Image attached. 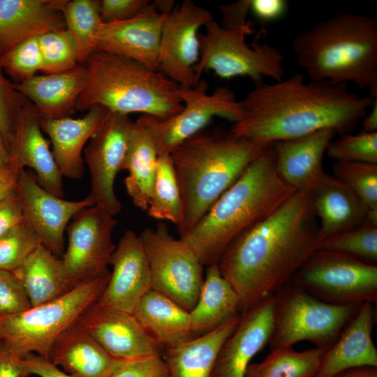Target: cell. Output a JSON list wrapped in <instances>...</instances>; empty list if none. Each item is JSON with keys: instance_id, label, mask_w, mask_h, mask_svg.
<instances>
[{"instance_id": "1", "label": "cell", "mask_w": 377, "mask_h": 377, "mask_svg": "<svg viewBox=\"0 0 377 377\" xmlns=\"http://www.w3.org/2000/svg\"><path fill=\"white\" fill-rule=\"evenodd\" d=\"M311 191L297 190L265 219L238 235L217 265L242 313L274 296L320 247Z\"/></svg>"}, {"instance_id": "2", "label": "cell", "mask_w": 377, "mask_h": 377, "mask_svg": "<svg viewBox=\"0 0 377 377\" xmlns=\"http://www.w3.org/2000/svg\"><path fill=\"white\" fill-rule=\"evenodd\" d=\"M374 98L351 91L347 84L306 81L295 73L271 84L256 83L240 101L242 116L230 131L262 145L326 128L343 135L362 119Z\"/></svg>"}, {"instance_id": "3", "label": "cell", "mask_w": 377, "mask_h": 377, "mask_svg": "<svg viewBox=\"0 0 377 377\" xmlns=\"http://www.w3.org/2000/svg\"><path fill=\"white\" fill-rule=\"evenodd\" d=\"M295 191L278 174L275 151L270 144L202 219L179 238L203 266L217 264L233 239L268 216Z\"/></svg>"}, {"instance_id": "4", "label": "cell", "mask_w": 377, "mask_h": 377, "mask_svg": "<svg viewBox=\"0 0 377 377\" xmlns=\"http://www.w3.org/2000/svg\"><path fill=\"white\" fill-rule=\"evenodd\" d=\"M270 145V144H269ZM269 145L230 131H202L170 154L182 201L179 237L186 235Z\"/></svg>"}, {"instance_id": "5", "label": "cell", "mask_w": 377, "mask_h": 377, "mask_svg": "<svg viewBox=\"0 0 377 377\" xmlns=\"http://www.w3.org/2000/svg\"><path fill=\"white\" fill-rule=\"evenodd\" d=\"M298 65L310 80L351 82L377 98V20L339 11L297 34L292 43Z\"/></svg>"}, {"instance_id": "6", "label": "cell", "mask_w": 377, "mask_h": 377, "mask_svg": "<svg viewBox=\"0 0 377 377\" xmlns=\"http://www.w3.org/2000/svg\"><path fill=\"white\" fill-rule=\"evenodd\" d=\"M85 87L77 110L96 105L110 112L167 119L183 108L179 87L158 71L119 55L93 50L84 63Z\"/></svg>"}, {"instance_id": "7", "label": "cell", "mask_w": 377, "mask_h": 377, "mask_svg": "<svg viewBox=\"0 0 377 377\" xmlns=\"http://www.w3.org/2000/svg\"><path fill=\"white\" fill-rule=\"evenodd\" d=\"M110 276L108 271L95 279L76 286L52 301L22 313L0 316V340L23 357L36 353L50 360L53 345L98 300Z\"/></svg>"}, {"instance_id": "8", "label": "cell", "mask_w": 377, "mask_h": 377, "mask_svg": "<svg viewBox=\"0 0 377 377\" xmlns=\"http://www.w3.org/2000/svg\"><path fill=\"white\" fill-rule=\"evenodd\" d=\"M274 329L269 351L309 341L327 350L357 313L360 304L335 305L314 297L292 280L274 295Z\"/></svg>"}, {"instance_id": "9", "label": "cell", "mask_w": 377, "mask_h": 377, "mask_svg": "<svg viewBox=\"0 0 377 377\" xmlns=\"http://www.w3.org/2000/svg\"><path fill=\"white\" fill-rule=\"evenodd\" d=\"M205 32L199 34L200 57L194 67L198 83L206 71L223 79L249 77L255 83L264 77L283 79V57L275 47L266 43L247 44L251 31L223 27L214 19L208 22Z\"/></svg>"}, {"instance_id": "10", "label": "cell", "mask_w": 377, "mask_h": 377, "mask_svg": "<svg viewBox=\"0 0 377 377\" xmlns=\"http://www.w3.org/2000/svg\"><path fill=\"white\" fill-rule=\"evenodd\" d=\"M292 281L328 304L377 302V266L341 252L319 249Z\"/></svg>"}, {"instance_id": "11", "label": "cell", "mask_w": 377, "mask_h": 377, "mask_svg": "<svg viewBox=\"0 0 377 377\" xmlns=\"http://www.w3.org/2000/svg\"><path fill=\"white\" fill-rule=\"evenodd\" d=\"M151 274V288L190 311L204 281L203 265L192 249L175 239L164 222L146 228L139 235Z\"/></svg>"}, {"instance_id": "12", "label": "cell", "mask_w": 377, "mask_h": 377, "mask_svg": "<svg viewBox=\"0 0 377 377\" xmlns=\"http://www.w3.org/2000/svg\"><path fill=\"white\" fill-rule=\"evenodd\" d=\"M207 89L208 84L204 80H200L193 87H179L183 108L167 119L142 114L158 155L170 154L182 142L205 130L216 117L233 124L241 118L240 101L237 100L233 91L224 87H217L212 94Z\"/></svg>"}, {"instance_id": "13", "label": "cell", "mask_w": 377, "mask_h": 377, "mask_svg": "<svg viewBox=\"0 0 377 377\" xmlns=\"http://www.w3.org/2000/svg\"><path fill=\"white\" fill-rule=\"evenodd\" d=\"M117 225L114 216L96 205L73 216L66 229L68 244L61 258L66 278L73 286L109 271V259L116 248L112 234Z\"/></svg>"}, {"instance_id": "14", "label": "cell", "mask_w": 377, "mask_h": 377, "mask_svg": "<svg viewBox=\"0 0 377 377\" xmlns=\"http://www.w3.org/2000/svg\"><path fill=\"white\" fill-rule=\"evenodd\" d=\"M212 19L209 10L191 0L179 3L166 16L158 71L179 87L197 84L194 67L200 57L198 31Z\"/></svg>"}, {"instance_id": "15", "label": "cell", "mask_w": 377, "mask_h": 377, "mask_svg": "<svg viewBox=\"0 0 377 377\" xmlns=\"http://www.w3.org/2000/svg\"><path fill=\"white\" fill-rule=\"evenodd\" d=\"M133 121L128 114L110 112L84 148L95 205L116 216L121 204L114 191V182L124 161Z\"/></svg>"}, {"instance_id": "16", "label": "cell", "mask_w": 377, "mask_h": 377, "mask_svg": "<svg viewBox=\"0 0 377 377\" xmlns=\"http://www.w3.org/2000/svg\"><path fill=\"white\" fill-rule=\"evenodd\" d=\"M16 194L24 221L35 231L40 244L59 258L65 251L64 235L70 221L82 209L95 205L90 195L75 201L50 193L24 170L19 175Z\"/></svg>"}, {"instance_id": "17", "label": "cell", "mask_w": 377, "mask_h": 377, "mask_svg": "<svg viewBox=\"0 0 377 377\" xmlns=\"http://www.w3.org/2000/svg\"><path fill=\"white\" fill-rule=\"evenodd\" d=\"M167 15L150 1L131 19L102 22L94 38V50L124 57L158 71L161 36Z\"/></svg>"}, {"instance_id": "18", "label": "cell", "mask_w": 377, "mask_h": 377, "mask_svg": "<svg viewBox=\"0 0 377 377\" xmlns=\"http://www.w3.org/2000/svg\"><path fill=\"white\" fill-rule=\"evenodd\" d=\"M79 322L103 348L117 358L163 356L164 348L149 336L133 313L96 302L85 311Z\"/></svg>"}, {"instance_id": "19", "label": "cell", "mask_w": 377, "mask_h": 377, "mask_svg": "<svg viewBox=\"0 0 377 377\" xmlns=\"http://www.w3.org/2000/svg\"><path fill=\"white\" fill-rule=\"evenodd\" d=\"M112 272L97 301L100 304L133 313L139 300L151 289L148 260L139 235L125 231L109 259Z\"/></svg>"}, {"instance_id": "20", "label": "cell", "mask_w": 377, "mask_h": 377, "mask_svg": "<svg viewBox=\"0 0 377 377\" xmlns=\"http://www.w3.org/2000/svg\"><path fill=\"white\" fill-rule=\"evenodd\" d=\"M274 296L241 313L239 323L223 343L211 377H245L251 359L269 344L274 329Z\"/></svg>"}, {"instance_id": "21", "label": "cell", "mask_w": 377, "mask_h": 377, "mask_svg": "<svg viewBox=\"0 0 377 377\" xmlns=\"http://www.w3.org/2000/svg\"><path fill=\"white\" fill-rule=\"evenodd\" d=\"M40 117L29 101L20 111L14 127L10 147V162L20 170L25 166L36 172L38 183L50 193L64 198L62 175L55 163Z\"/></svg>"}, {"instance_id": "22", "label": "cell", "mask_w": 377, "mask_h": 377, "mask_svg": "<svg viewBox=\"0 0 377 377\" xmlns=\"http://www.w3.org/2000/svg\"><path fill=\"white\" fill-rule=\"evenodd\" d=\"M374 304H361L334 343L324 350L313 377H333L358 367H377V349L371 337L376 322Z\"/></svg>"}, {"instance_id": "23", "label": "cell", "mask_w": 377, "mask_h": 377, "mask_svg": "<svg viewBox=\"0 0 377 377\" xmlns=\"http://www.w3.org/2000/svg\"><path fill=\"white\" fill-rule=\"evenodd\" d=\"M335 134L326 128L273 143L276 168L283 181L296 191H311L326 173L323 157Z\"/></svg>"}, {"instance_id": "24", "label": "cell", "mask_w": 377, "mask_h": 377, "mask_svg": "<svg viewBox=\"0 0 377 377\" xmlns=\"http://www.w3.org/2000/svg\"><path fill=\"white\" fill-rule=\"evenodd\" d=\"M110 113L103 107L96 105L77 119L40 120L41 128L52 142V153L62 177L72 179L82 177L84 167L82 151Z\"/></svg>"}, {"instance_id": "25", "label": "cell", "mask_w": 377, "mask_h": 377, "mask_svg": "<svg viewBox=\"0 0 377 377\" xmlns=\"http://www.w3.org/2000/svg\"><path fill=\"white\" fill-rule=\"evenodd\" d=\"M64 0H0V55L24 40L66 29Z\"/></svg>"}, {"instance_id": "26", "label": "cell", "mask_w": 377, "mask_h": 377, "mask_svg": "<svg viewBox=\"0 0 377 377\" xmlns=\"http://www.w3.org/2000/svg\"><path fill=\"white\" fill-rule=\"evenodd\" d=\"M86 81L85 67L79 64L65 72L36 75L14 85L34 105L41 120L57 119L71 117L77 110Z\"/></svg>"}, {"instance_id": "27", "label": "cell", "mask_w": 377, "mask_h": 377, "mask_svg": "<svg viewBox=\"0 0 377 377\" xmlns=\"http://www.w3.org/2000/svg\"><path fill=\"white\" fill-rule=\"evenodd\" d=\"M129 360L109 354L79 321L57 339L50 355V361L73 377H110Z\"/></svg>"}, {"instance_id": "28", "label": "cell", "mask_w": 377, "mask_h": 377, "mask_svg": "<svg viewBox=\"0 0 377 377\" xmlns=\"http://www.w3.org/2000/svg\"><path fill=\"white\" fill-rule=\"evenodd\" d=\"M322 241L366 222L368 209L346 184L327 173L311 191Z\"/></svg>"}, {"instance_id": "29", "label": "cell", "mask_w": 377, "mask_h": 377, "mask_svg": "<svg viewBox=\"0 0 377 377\" xmlns=\"http://www.w3.org/2000/svg\"><path fill=\"white\" fill-rule=\"evenodd\" d=\"M241 313L216 329L164 349L170 377H211L219 350L237 327Z\"/></svg>"}, {"instance_id": "30", "label": "cell", "mask_w": 377, "mask_h": 377, "mask_svg": "<svg viewBox=\"0 0 377 377\" xmlns=\"http://www.w3.org/2000/svg\"><path fill=\"white\" fill-rule=\"evenodd\" d=\"M158 151L151 133L141 114L131 126L121 170L128 175L124 180L133 205L147 211L155 178Z\"/></svg>"}, {"instance_id": "31", "label": "cell", "mask_w": 377, "mask_h": 377, "mask_svg": "<svg viewBox=\"0 0 377 377\" xmlns=\"http://www.w3.org/2000/svg\"><path fill=\"white\" fill-rule=\"evenodd\" d=\"M133 314L164 349L195 337L191 329L189 311L151 288L139 300Z\"/></svg>"}, {"instance_id": "32", "label": "cell", "mask_w": 377, "mask_h": 377, "mask_svg": "<svg viewBox=\"0 0 377 377\" xmlns=\"http://www.w3.org/2000/svg\"><path fill=\"white\" fill-rule=\"evenodd\" d=\"M13 273L31 307L57 299L75 287L66 278L61 258L41 244Z\"/></svg>"}, {"instance_id": "33", "label": "cell", "mask_w": 377, "mask_h": 377, "mask_svg": "<svg viewBox=\"0 0 377 377\" xmlns=\"http://www.w3.org/2000/svg\"><path fill=\"white\" fill-rule=\"evenodd\" d=\"M189 313L195 337L210 332L241 313L237 295L221 275L217 264L206 267L198 300Z\"/></svg>"}, {"instance_id": "34", "label": "cell", "mask_w": 377, "mask_h": 377, "mask_svg": "<svg viewBox=\"0 0 377 377\" xmlns=\"http://www.w3.org/2000/svg\"><path fill=\"white\" fill-rule=\"evenodd\" d=\"M325 350L296 351L293 347L270 350L260 362L250 363L245 377H313Z\"/></svg>"}, {"instance_id": "35", "label": "cell", "mask_w": 377, "mask_h": 377, "mask_svg": "<svg viewBox=\"0 0 377 377\" xmlns=\"http://www.w3.org/2000/svg\"><path fill=\"white\" fill-rule=\"evenodd\" d=\"M149 216L177 227L182 220V201L170 154L158 155L149 206Z\"/></svg>"}, {"instance_id": "36", "label": "cell", "mask_w": 377, "mask_h": 377, "mask_svg": "<svg viewBox=\"0 0 377 377\" xmlns=\"http://www.w3.org/2000/svg\"><path fill=\"white\" fill-rule=\"evenodd\" d=\"M66 29L75 39L82 64L94 50V40L103 22L100 0H64L60 8Z\"/></svg>"}, {"instance_id": "37", "label": "cell", "mask_w": 377, "mask_h": 377, "mask_svg": "<svg viewBox=\"0 0 377 377\" xmlns=\"http://www.w3.org/2000/svg\"><path fill=\"white\" fill-rule=\"evenodd\" d=\"M38 43L43 61L41 72L61 73L80 64L77 43L66 29L40 36Z\"/></svg>"}, {"instance_id": "38", "label": "cell", "mask_w": 377, "mask_h": 377, "mask_svg": "<svg viewBox=\"0 0 377 377\" xmlns=\"http://www.w3.org/2000/svg\"><path fill=\"white\" fill-rule=\"evenodd\" d=\"M320 249L355 256L366 263H377V226L364 222L360 226L324 239Z\"/></svg>"}, {"instance_id": "39", "label": "cell", "mask_w": 377, "mask_h": 377, "mask_svg": "<svg viewBox=\"0 0 377 377\" xmlns=\"http://www.w3.org/2000/svg\"><path fill=\"white\" fill-rule=\"evenodd\" d=\"M332 172L333 176L351 189L369 211H377V164L335 161Z\"/></svg>"}, {"instance_id": "40", "label": "cell", "mask_w": 377, "mask_h": 377, "mask_svg": "<svg viewBox=\"0 0 377 377\" xmlns=\"http://www.w3.org/2000/svg\"><path fill=\"white\" fill-rule=\"evenodd\" d=\"M3 70L15 84L26 81L42 71L38 37L24 40L0 55Z\"/></svg>"}, {"instance_id": "41", "label": "cell", "mask_w": 377, "mask_h": 377, "mask_svg": "<svg viewBox=\"0 0 377 377\" xmlns=\"http://www.w3.org/2000/svg\"><path fill=\"white\" fill-rule=\"evenodd\" d=\"M40 244L35 231L24 221L0 237V269L13 272Z\"/></svg>"}, {"instance_id": "42", "label": "cell", "mask_w": 377, "mask_h": 377, "mask_svg": "<svg viewBox=\"0 0 377 377\" xmlns=\"http://www.w3.org/2000/svg\"><path fill=\"white\" fill-rule=\"evenodd\" d=\"M328 157L337 162H360L377 164V132L344 133L332 140L326 149Z\"/></svg>"}, {"instance_id": "43", "label": "cell", "mask_w": 377, "mask_h": 377, "mask_svg": "<svg viewBox=\"0 0 377 377\" xmlns=\"http://www.w3.org/2000/svg\"><path fill=\"white\" fill-rule=\"evenodd\" d=\"M0 60V132L9 153L16 119L29 101L5 75Z\"/></svg>"}, {"instance_id": "44", "label": "cell", "mask_w": 377, "mask_h": 377, "mask_svg": "<svg viewBox=\"0 0 377 377\" xmlns=\"http://www.w3.org/2000/svg\"><path fill=\"white\" fill-rule=\"evenodd\" d=\"M31 307L23 287L13 272L0 269V316L22 313Z\"/></svg>"}, {"instance_id": "45", "label": "cell", "mask_w": 377, "mask_h": 377, "mask_svg": "<svg viewBox=\"0 0 377 377\" xmlns=\"http://www.w3.org/2000/svg\"><path fill=\"white\" fill-rule=\"evenodd\" d=\"M110 377H170L162 355L131 360Z\"/></svg>"}, {"instance_id": "46", "label": "cell", "mask_w": 377, "mask_h": 377, "mask_svg": "<svg viewBox=\"0 0 377 377\" xmlns=\"http://www.w3.org/2000/svg\"><path fill=\"white\" fill-rule=\"evenodd\" d=\"M148 0H100L103 22H115L131 19L149 3Z\"/></svg>"}, {"instance_id": "47", "label": "cell", "mask_w": 377, "mask_h": 377, "mask_svg": "<svg viewBox=\"0 0 377 377\" xmlns=\"http://www.w3.org/2000/svg\"><path fill=\"white\" fill-rule=\"evenodd\" d=\"M250 0H241L234 3L219 5L221 13V24L227 29H239L252 31L246 21L249 11Z\"/></svg>"}, {"instance_id": "48", "label": "cell", "mask_w": 377, "mask_h": 377, "mask_svg": "<svg viewBox=\"0 0 377 377\" xmlns=\"http://www.w3.org/2000/svg\"><path fill=\"white\" fill-rule=\"evenodd\" d=\"M22 377L35 374L40 377H73L61 371L51 361L31 353L22 360Z\"/></svg>"}, {"instance_id": "49", "label": "cell", "mask_w": 377, "mask_h": 377, "mask_svg": "<svg viewBox=\"0 0 377 377\" xmlns=\"http://www.w3.org/2000/svg\"><path fill=\"white\" fill-rule=\"evenodd\" d=\"M288 9L286 0H250L249 11L263 23H269L282 18Z\"/></svg>"}, {"instance_id": "50", "label": "cell", "mask_w": 377, "mask_h": 377, "mask_svg": "<svg viewBox=\"0 0 377 377\" xmlns=\"http://www.w3.org/2000/svg\"><path fill=\"white\" fill-rule=\"evenodd\" d=\"M23 221L22 209L16 193L0 202V237Z\"/></svg>"}, {"instance_id": "51", "label": "cell", "mask_w": 377, "mask_h": 377, "mask_svg": "<svg viewBox=\"0 0 377 377\" xmlns=\"http://www.w3.org/2000/svg\"><path fill=\"white\" fill-rule=\"evenodd\" d=\"M23 356L0 340V377H22Z\"/></svg>"}, {"instance_id": "52", "label": "cell", "mask_w": 377, "mask_h": 377, "mask_svg": "<svg viewBox=\"0 0 377 377\" xmlns=\"http://www.w3.org/2000/svg\"><path fill=\"white\" fill-rule=\"evenodd\" d=\"M21 171L10 163L0 168V202L16 193Z\"/></svg>"}, {"instance_id": "53", "label": "cell", "mask_w": 377, "mask_h": 377, "mask_svg": "<svg viewBox=\"0 0 377 377\" xmlns=\"http://www.w3.org/2000/svg\"><path fill=\"white\" fill-rule=\"evenodd\" d=\"M333 377H377V367H358L342 371Z\"/></svg>"}, {"instance_id": "54", "label": "cell", "mask_w": 377, "mask_h": 377, "mask_svg": "<svg viewBox=\"0 0 377 377\" xmlns=\"http://www.w3.org/2000/svg\"><path fill=\"white\" fill-rule=\"evenodd\" d=\"M363 131L377 132V98H374L369 111L362 118Z\"/></svg>"}, {"instance_id": "55", "label": "cell", "mask_w": 377, "mask_h": 377, "mask_svg": "<svg viewBox=\"0 0 377 377\" xmlns=\"http://www.w3.org/2000/svg\"><path fill=\"white\" fill-rule=\"evenodd\" d=\"M9 162V150L3 137L0 132V168L7 165Z\"/></svg>"}]
</instances>
